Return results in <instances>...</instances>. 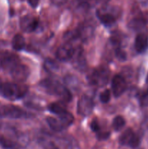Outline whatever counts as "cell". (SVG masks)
Here are the masks:
<instances>
[{"label":"cell","instance_id":"1","mask_svg":"<svg viewBox=\"0 0 148 149\" xmlns=\"http://www.w3.org/2000/svg\"><path fill=\"white\" fill-rule=\"evenodd\" d=\"M28 92L27 86L18 85L13 83H1L0 93L7 99H20L26 95Z\"/></svg>","mask_w":148,"mask_h":149},{"label":"cell","instance_id":"2","mask_svg":"<svg viewBox=\"0 0 148 149\" xmlns=\"http://www.w3.org/2000/svg\"><path fill=\"white\" fill-rule=\"evenodd\" d=\"M41 85L52 94L59 96L63 101L70 102L72 100V95L69 90L57 81H54L50 79H45L41 82Z\"/></svg>","mask_w":148,"mask_h":149},{"label":"cell","instance_id":"3","mask_svg":"<svg viewBox=\"0 0 148 149\" xmlns=\"http://www.w3.org/2000/svg\"><path fill=\"white\" fill-rule=\"evenodd\" d=\"M109 74H110V72H109L107 68H97L90 74L89 81L90 84H92V85L100 87H102L107 83L109 79Z\"/></svg>","mask_w":148,"mask_h":149},{"label":"cell","instance_id":"4","mask_svg":"<svg viewBox=\"0 0 148 149\" xmlns=\"http://www.w3.org/2000/svg\"><path fill=\"white\" fill-rule=\"evenodd\" d=\"M20 64V59L15 54L11 52H4L0 56V65L4 69L11 72Z\"/></svg>","mask_w":148,"mask_h":149},{"label":"cell","instance_id":"5","mask_svg":"<svg viewBox=\"0 0 148 149\" xmlns=\"http://www.w3.org/2000/svg\"><path fill=\"white\" fill-rule=\"evenodd\" d=\"M94 102L88 95L81 96L77 105V112L82 116H89L93 111Z\"/></svg>","mask_w":148,"mask_h":149},{"label":"cell","instance_id":"6","mask_svg":"<svg viewBox=\"0 0 148 149\" xmlns=\"http://www.w3.org/2000/svg\"><path fill=\"white\" fill-rule=\"evenodd\" d=\"M127 88L125 79L120 75H115L112 80V90L115 97H118L124 93Z\"/></svg>","mask_w":148,"mask_h":149},{"label":"cell","instance_id":"7","mask_svg":"<svg viewBox=\"0 0 148 149\" xmlns=\"http://www.w3.org/2000/svg\"><path fill=\"white\" fill-rule=\"evenodd\" d=\"M75 49L70 44L66 43L61 45L56 51V57L61 61H67L72 59L75 54Z\"/></svg>","mask_w":148,"mask_h":149},{"label":"cell","instance_id":"8","mask_svg":"<svg viewBox=\"0 0 148 149\" xmlns=\"http://www.w3.org/2000/svg\"><path fill=\"white\" fill-rule=\"evenodd\" d=\"M4 116L11 119H20L26 116V112L20 108L15 106H5L3 108Z\"/></svg>","mask_w":148,"mask_h":149},{"label":"cell","instance_id":"9","mask_svg":"<svg viewBox=\"0 0 148 149\" xmlns=\"http://www.w3.org/2000/svg\"><path fill=\"white\" fill-rule=\"evenodd\" d=\"M10 73L15 80L17 81H24L28 77L29 69L26 65L20 63Z\"/></svg>","mask_w":148,"mask_h":149},{"label":"cell","instance_id":"10","mask_svg":"<svg viewBox=\"0 0 148 149\" xmlns=\"http://www.w3.org/2000/svg\"><path fill=\"white\" fill-rule=\"evenodd\" d=\"M39 26V20L34 17H24L20 21V27L26 32H33Z\"/></svg>","mask_w":148,"mask_h":149},{"label":"cell","instance_id":"11","mask_svg":"<svg viewBox=\"0 0 148 149\" xmlns=\"http://www.w3.org/2000/svg\"><path fill=\"white\" fill-rule=\"evenodd\" d=\"M135 49L139 53L145 52L148 48V36L145 33H140L136 36L134 43Z\"/></svg>","mask_w":148,"mask_h":149},{"label":"cell","instance_id":"12","mask_svg":"<svg viewBox=\"0 0 148 149\" xmlns=\"http://www.w3.org/2000/svg\"><path fill=\"white\" fill-rule=\"evenodd\" d=\"M97 15L100 22L105 26H111L115 22V17L111 13H101L98 10L97 12Z\"/></svg>","mask_w":148,"mask_h":149},{"label":"cell","instance_id":"13","mask_svg":"<svg viewBox=\"0 0 148 149\" xmlns=\"http://www.w3.org/2000/svg\"><path fill=\"white\" fill-rule=\"evenodd\" d=\"M48 109L50 112L58 116L67 111L66 106L62 102H55V103H50L48 106Z\"/></svg>","mask_w":148,"mask_h":149},{"label":"cell","instance_id":"14","mask_svg":"<svg viewBox=\"0 0 148 149\" xmlns=\"http://www.w3.org/2000/svg\"><path fill=\"white\" fill-rule=\"evenodd\" d=\"M58 116L59 118V122L62 124V127L64 128L68 127L74 122L73 116L72 113H71L68 111H65V113H62V114Z\"/></svg>","mask_w":148,"mask_h":149},{"label":"cell","instance_id":"15","mask_svg":"<svg viewBox=\"0 0 148 149\" xmlns=\"http://www.w3.org/2000/svg\"><path fill=\"white\" fill-rule=\"evenodd\" d=\"M25 39L21 34H16L12 41V45L15 50L20 51L25 47Z\"/></svg>","mask_w":148,"mask_h":149},{"label":"cell","instance_id":"16","mask_svg":"<svg viewBox=\"0 0 148 149\" xmlns=\"http://www.w3.org/2000/svg\"><path fill=\"white\" fill-rule=\"evenodd\" d=\"M46 122L49 125V127L53 130L54 131H55V132H60L64 129L59 120H57V119L52 117V116L46 118Z\"/></svg>","mask_w":148,"mask_h":149},{"label":"cell","instance_id":"17","mask_svg":"<svg viewBox=\"0 0 148 149\" xmlns=\"http://www.w3.org/2000/svg\"><path fill=\"white\" fill-rule=\"evenodd\" d=\"M145 20L142 18H134L131 20L129 23V26L131 29L134 31H140L145 27Z\"/></svg>","mask_w":148,"mask_h":149},{"label":"cell","instance_id":"18","mask_svg":"<svg viewBox=\"0 0 148 149\" xmlns=\"http://www.w3.org/2000/svg\"><path fill=\"white\" fill-rule=\"evenodd\" d=\"M134 135L135 133L131 129H127L120 135V140H119L120 143L121 145H129V142H130L131 140V138H133Z\"/></svg>","mask_w":148,"mask_h":149},{"label":"cell","instance_id":"19","mask_svg":"<svg viewBox=\"0 0 148 149\" xmlns=\"http://www.w3.org/2000/svg\"><path fill=\"white\" fill-rule=\"evenodd\" d=\"M0 145L4 149H17V145L4 136H0Z\"/></svg>","mask_w":148,"mask_h":149},{"label":"cell","instance_id":"20","mask_svg":"<svg viewBox=\"0 0 148 149\" xmlns=\"http://www.w3.org/2000/svg\"><path fill=\"white\" fill-rule=\"evenodd\" d=\"M126 125V121L121 116H118L113 119V127L115 131H119Z\"/></svg>","mask_w":148,"mask_h":149},{"label":"cell","instance_id":"21","mask_svg":"<svg viewBox=\"0 0 148 149\" xmlns=\"http://www.w3.org/2000/svg\"><path fill=\"white\" fill-rule=\"evenodd\" d=\"M44 68L46 71H49V72H53V71H57L58 69V65L54 60L47 58L44 61Z\"/></svg>","mask_w":148,"mask_h":149},{"label":"cell","instance_id":"22","mask_svg":"<svg viewBox=\"0 0 148 149\" xmlns=\"http://www.w3.org/2000/svg\"><path fill=\"white\" fill-rule=\"evenodd\" d=\"M115 55L117 59H118L120 61H124L126 60V53L125 51H123L121 48L116 47L115 50Z\"/></svg>","mask_w":148,"mask_h":149},{"label":"cell","instance_id":"23","mask_svg":"<svg viewBox=\"0 0 148 149\" xmlns=\"http://www.w3.org/2000/svg\"><path fill=\"white\" fill-rule=\"evenodd\" d=\"M100 101L102 103H107L110 101V91L109 90H105L100 94Z\"/></svg>","mask_w":148,"mask_h":149},{"label":"cell","instance_id":"24","mask_svg":"<svg viewBox=\"0 0 148 149\" xmlns=\"http://www.w3.org/2000/svg\"><path fill=\"white\" fill-rule=\"evenodd\" d=\"M139 143H140V139L137 135H134L128 146H129L131 148H136L139 145Z\"/></svg>","mask_w":148,"mask_h":149},{"label":"cell","instance_id":"25","mask_svg":"<svg viewBox=\"0 0 148 149\" xmlns=\"http://www.w3.org/2000/svg\"><path fill=\"white\" fill-rule=\"evenodd\" d=\"M139 102H140L141 106H143V107L148 106V90L141 96Z\"/></svg>","mask_w":148,"mask_h":149},{"label":"cell","instance_id":"26","mask_svg":"<svg viewBox=\"0 0 148 149\" xmlns=\"http://www.w3.org/2000/svg\"><path fill=\"white\" fill-rule=\"evenodd\" d=\"M42 146H43L44 149H59L52 141H44L43 143H42Z\"/></svg>","mask_w":148,"mask_h":149},{"label":"cell","instance_id":"27","mask_svg":"<svg viewBox=\"0 0 148 149\" xmlns=\"http://www.w3.org/2000/svg\"><path fill=\"white\" fill-rule=\"evenodd\" d=\"M110 132H100V131H99L97 134V138H98L100 141H102V140H107V138L110 137Z\"/></svg>","mask_w":148,"mask_h":149},{"label":"cell","instance_id":"28","mask_svg":"<svg viewBox=\"0 0 148 149\" xmlns=\"http://www.w3.org/2000/svg\"><path fill=\"white\" fill-rule=\"evenodd\" d=\"M91 129L93 132H98L100 130V127L99 125V123L97 122V121L94 120L91 124Z\"/></svg>","mask_w":148,"mask_h":149},{"label":"cell","instance_id":"29","mask_svg":"<svg viewBox=\"0 0 148 149\" xmlns=\"http://www.w3.org/2000/svg\"><path fill=\"white\" fill-rule=\"evenodd\" d=\"M68 0H51L52 3L55 5H57V6H61L62 4H65L67 2Z\"/></svg>","mask_w":148,"mask_h":149},{"label":"cell","instance_id":"30","mask_svg":"<svg viewBox=\"0 0 148 149\" xmlns=\"http://www.w3.org/2000/svg\"><path fill=\"white\" fill-rule=\"evenodd\" d=\"M28 4H30L33 8H35V7H37L38 4H39V0H28Z\"/></svg>","mask_w":148,"mask_h":149},{"label":"cell","instance_id":"31","mask_svg":"<svg viewBox=\"0 0 148 149\" xmlns=\"http://www.w3.org/2000/svg\"><path fill=\"white\" fill-rule=\"evenodd\" d=\"M96 1H97V2L100 3V4H106V3L108 2L110 0H96Z\"/></svg>","mask_w":148,"mask_h":149},{"label":"cell","instance_id":"32","mask_svg":"<svg viewBox=\"0 0 148 149\" xmlns=\"http://www.w3.org/2000/svg\"><path fill=\"white\" fill-rule=\"evenodd\" d=\"M147 84H148V75H147Z\"/></svg>","mask_w":148,"mask_h":149}]
</instances>
